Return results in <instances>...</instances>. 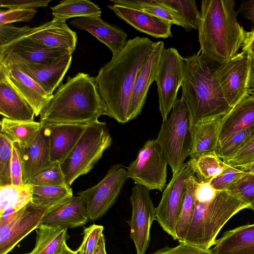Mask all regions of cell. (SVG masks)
Returning a JSON list of instances; mask_svg holds the SVG:
<instances>
[{
	"label": "cell",
	"instance_id": "f546056e",
	"mask_svg": "<svg viewBox=\"0 0 254 254\" xmlns=\"http://www.w3.org/2000/svg\"><path fill=\"white\" fill-rule=\"evenodd\" d=\"M34 249L24 254H62L68 239L67 229L40 224L35 230Z\"/></svg>",
	"mask_w": 254,
	"mask_h": 254
},
{
	"label": "cell",
	"instance_id": "b9f144b4",
	"mask_svg": "<svg viewBox=\"0 0 254 254\" xmlns=\"http://www.w3.org/2000/svg\"><path fill=\"white\" fill-rule=\"evenodd\" d=\"M103 230V226L96 224L85 229L82 243L78 249L80 254H94Z\"/></svg>",
	"mask_w": 254,
	"mask_h": 254
},
{
	"label": "cell",
	"instance_id": "d4e9b609",
	"mask_svg": "<svg viewBox=\"0 0 254 254\" xmlns=\"http://www.w3.org/2000/svg\"><path fill=\"white\" fill-rule=\"evenodd\" d=\"M254 127V96L248 94L225 116L220 129L218 145L235 133Z\"/></svg>",
	"mask_w": 254,
	"mask_h": 254
},
{
	"label": "cell",
	"instance_id": "6f0895ef",
	"mask_svg": "<svg viewBox=\"0 0 254 254\" xmlns=\"http://www.w3.org/2000/svg\"><path fill=\"white\" fill-rule=\"evenodd\" d=\"M62 254H80V253L78 249L76 251L71 250L68 248L66 244H65Z\"/></svg>",
	"mask_w": 254,
	"mask_h": 254
},
{
	"label": "cell",
	"instance_id": "ffe728a7",
	"mask_svg": "<svg viewBox=\"0 0 254 254\" xmlns=\"http://www.w3.org/2000/svg\"><path fill=\"white\" fill-rule=\"evenodd\" d=\"M52 48H60L71 53L75 49L76 34L65 21L54 19L39 26L31 28L24 36Z\"/></svg>",
	"mask_w": 254,
	"mask_h": 254
},
{
	"label": "cell",
	"instance_id": "83f0119b",
	"mask_svg": "<svg viewBox=\"0 0 254 254\" xmlns=\"http://www.w3.org/2000/svg\"><path fill=\"white\" fill-rule=\"evenodd\" d=\"M227 113L202 119L194 124L193 145L190 157L215 152L220 127Z\"/></svg>",
	"mask_w": 254,
	"mask_h": 254
},
{
	"label": "cell",
	"instance_id": "f35d334b",
	"mask_svg": "<svg viewBox=\"0 0 254 254\" xmlns=\"http://www.w3.org/2000/svg\"><path fill=\"white\" fill-rule=\"evenodd\" d=\"M26 184L31 186H68L60 163L54 164L36 175Z\"/></svg>",
	"mask_w": 254,
	"mask_h": 254
},
{
	"label": "cell",
	"instance_id": "91938a15",
	"mask_svg": "<svg viewBox=\"0 0 254 254\" xmlns=\"http://www.w3.org/2000/svg\"><path fill=\"white\" fill-rule=\"evenodd\" d=\"M249 208L251 209L254 211V201L250 203Z\"/></svg>",
	"mask_w": 254,
	"mask_h": 254
},
{
	"label": "cell",
	"instance_id": "484cf974",
	"mask_svg": "<svg viewBox=\"0 0 254 254\" xmlns=\"http://www.w3.org/2000/svg\"><path fill=\"white\" fill-rule=\"evenodd\" d=\"M214 246L212 254H254V224L225 232Z\"/></svg>",
	"mask_w": 254,
	"mask_h": 254
},
{
	"label": "cell",
	"instance_id": "c3c4849f",
	"mask_svg": "<svg viewBox=\"0 0 254 254\" xmlns=\"http://www.w3.org/2000/svg\"><path fill=\"white\" fill-rule=\"evenodd\" d=\"M51 0H1L0 6L9 9H36L48 6Z\"/></svg>",
	"mask_w": 254,
	"mask_h": 254
},
{
	"label": "cell",
	"instance_id": "5b68a950",
	"mask_svg": "<svg viewBox=\"0 0 254 254\" xmlns=\"http://www.w3.org/2000/svg\"><path fill=\"white\" fill-rule=\"evenodd\" d=\"M250 204L230 190L218 191L210 202L196 200L192 220L183 242L208 250L215 243L216 238L225 224Z\"/></svg>",
	"mask_w": 254,
	"mask_h": 254
},
{
	"label": "cell",
	"instance_id": "30bf717a",
	"mask_svg": "<svg viewBox=\"0 0 254 254\" xmlns=\"http://www.w3.org/2000/svg\"><path fill=\"white\" fill-rule=\"evenodd\" d=\"M194 175L192 167L189 160L173 174L156 208L155 220L175 240H177L176 224L186 195L187 181Z\"/></svg>",
	"mask_w": 254,
	"mask_h": 254
},
{
	"label": "cell",
	"instance_id": "f6af8a7d",
	"mask_svg": "<svg viewBox=\"0 0 254 254\" xmlns=\"http://www.w3.org/2000/svg\"><path fill=\"white\" fill-rule=\"evenodd\" d=\"M254 162V133L250 140L232 158L225 162L236 167Z\"/></svg>",
	"mask_w": 254,
	"mask_h": 254
},
{
	"label": "cell",
	"instance_id": "74e56055",
	"mask_svg": "<svg viewBox=\"0 0 254 254\" xmlns=\"http://www.w3.org/2000/svg\"><path fill=\"white\" fill-rule=\"evenodd\" d=\"M14 143L0 133V187L11 185L10 166Z\"/></svg>",
	"mask_w": 254,
	"mask_h": 254
},
{
	"label": "cell",
	"instance_id": "1f68e13d",
	"mask_svg": "<svg viewBox=\"0 0 254 254\" xmlns=\"http://www.w3.org/2000/svg\"><path fill=\"white\" fill-rule=\"evenodd\" d=\"M189 161L199 183L211 182L229 166L215 152L190 157Z\"/></svg>",
	"mask_w": 254,
	"mask_h": 254
},
{
	"label": "cell",
	"instance_id": "680465c9",
	"mask_svg": "<svg viewBox=\"0 0 254 254\" xmlns=\"http://www.w3.org/2000/svg\"><path fill=\"white\" fill-rule=\"evenodd\" d=\"M248 93L251 95L254 96V87L248 89Z\"/></svg>",
	"mask_w": 254,
	"mask_h": 254
},
{
	"label": "cell",
	"instance_id": "11a10c76",
	"mask_svg": "<svg viewBox=\"0 0 254 254\" xmlns=\"http://www.w3.org/2000/svg\"><path fill=\"white\" fill-rule=\"evenodd\" d=\"M235 167H237L246 173L254 174V162L246 165L236 166Z\"/></svg>",
	"mask_w": 254,
	"mask_h": 254
},
{
	"label": "cell",
	"instance_id": "cb8c5ba5",
	"mask_svg": "<svg viewBox=\"0 0 254 254\" xmlns=\"http://www.w3.org/2000/svg\"><path fill=\"white\" fill-rule=\"evenodd\" d=\"M87 125L54 124L50 130V155L53 164L61 163L72 151Z\"/></svg>",
	"mask_w": 254,
	"mask_h": 254
},
{
	"label": "cell",
	"instance_id": "4dcf8cb0",
	"mask_svg": "<svg viewBox=\"0 0 254 254\" xmlns=\"http://www.w3.org/2000/svg\"><path fill=\"white\" fill-rule=\"evenodd\" d=\"M42 127L40 122L15 121L3 118L0 121V132L14 144L22 146L32 142Z\"/></svg>",
	"mask_w": 254,
	"mask_h": 254
},
{
	"label": "cell",
	"instance_id": "5bb4252c",
	"mask_svg": "<svg viewBox=\"0 0 254 254\" xmlns=\"http://www.w3.org/2000/svg\"><path fill=\"white\" fill-rule=\"evenodd\" d=\"M252 61L244 53L219 64L216 75L224 98L231 107L237 104L248 93Z\"/></svg>",
	"mask_w": 254,
	"mask_h": 254
},
{
	"label": "cell",
	"instance_id": "ac0fdd59",
	"mask_svg": "<svg viewBox=\"0 0 254 254\" xmlns=\"http://www.w3.org/2000/svg\"><path fill=\"white\" fill-rule=\"evenodd\" d=\"M72 54L66 53L46 64H32L18 61L0 64H15L21 71L34 79L49 95L53 96L70 65Z\"/></svg>",
	"mask_w": 254,
	"mask_h": 254
},
{
	"label": "cell",
	"instance_id": "7dc6e473",
	"mask_svg": "<svg viewBox=\"0 0 254 254\" xmlns=\"http://www.w3.org/2000/svg\"><path fill=\"white\" fill-rule=\"evenodd\" d=\"M150 254H212V253L210 249L204 250L180 241L179 245L176 247L170 248L166 246Z\"/></svg>",
	"mask_w": 254,
	"mask_h": 254
},
{
	"label": "cell",
	"instance_id": "7402d4cb",
	"mask_svg": "<svg viewBox=\"0 0 254 254\" xmlns=\"http://www.w3.org/2000/svg\"><path fill=\"white\" fill-rule=\"evenodd\" d=\"M117 16L137 30L157 38L172 37V24L142 11L113 4L108 6Z\"/></svg>",
	"mask_w": 254,
	"mask_h": 254
},
{
	"label": "cell",
	"instance_id": "681fc988",
	"mask_svg": "<svg viewBox=\"0 0 254 254\" xmlns=\"http://www.w3.org/2000/svg\"><path fill=\"white\" fill-rule=\"evenodd\" d=\"M10 176L12 185L17 186L23 185L21 162L18 151L14 145L12 150Z\"/></svg>",
	"mask_w": 254,
	"mask_h": 254
},
{
	"label": "cell",
	"instance_id": "7c38bea8",
	"mask_svg": "<svg viewBox=\"0 0 254 254\" xmlns=\"http://www.w3.org/2000/svg\"><path fill=\"white\" fill-rule=\"evenodd\" d=\"M49 208L30 202L20 210L0 214V254H7L41 224Z\"/></svg>",
	"mask_w": 254,
	"mask_h": 254
},
{
	"label": "cell",
	"instance_id": "6da1fadb",
	"mask_svg": "<svg viewBox=\"0 0 254 254\" xmlns=\"http://www.w3.org/2000/svg\"><path fill=\"white\" fill-rule=\"evenodd\" d=\"M154 45L147 37L137 36L129 39L95 77L107 116L120 123L129 121V103L135 80Z\"/></svg>",
	"mask_w": 254,
	"mask_h": 254
},
{
	"label": "cell",
	"instance_id": "836d02e7",
	"mask_svg": "<svg viewBox=\"0 0 254 254\" xmlns=\"http://www.w3.org/2000/svg\"><path fill=\"white\" fill-rule=\"evenodd\" d=\"M51 8L54 19L64 21L72 17L94 16L101 14L99 6L88 0H62Z\"/></svg>",
	"mask_w": 254,
	"mask_h": 254
},
{
	"label": "cell",
	"instance_id": "ee69618b",
	"mask_svg": "<svg viewBox=\"0 0 254 254\" xmlns=\"http://www.w3.org/2000/svg\"><path fill=\"white\" fill-rule=\"evenodd\" d=\"M36 9H15L1 10L0 12V25L15 22L29 21L36 13Z\"/></svg>",
	"mask_w": 254,
	"mask_h": 254
},
{
	"label": "cell",
	"instance_id": "52a82bcc",
	"mask_svg": "<svg viewBox=\"0 0 254 254\" xmlns=\"http://www.w3.org/2000/svg\"><path fill=\"white\" fill-rule=\"evenodd\" d=\"M112 142L106 123L98 121L87 125L72 151L60 163L67 185L70 187L77 178L89 173Z\"/></svg>",
	"mask_w": 254,
	"mask_h": 254
},
{
	"label": "cell",
	"instance_id": "9a60e30c",
	"mask_svg": "<svg viewBox=\"0 0 254 254\" xmlns=\"http://www.w3.org/2000/svg\"><path fill=\"white\" fill-rule=\"evenodd\" d=\"M68 52H70L47 47L23 36L0 47V64L18 61L32 64H46Z\"/></svg>",
	"mask_w": 254,
	"mask_h": 254
},
{
	"label": "cell",
	"instance_id": "e575fe53",
	"mask_svg": "<svg viewBox=\"0 0 254 254\" xmlns=\"http://www.w3.org/2000/svg\"><path fill=\"white\" fill-rule=\"evenodd\" d=\"M32 200V187L27 184L0 187V213L5 210L16 212Z\"/></svg>",
	"mask_w": 254,
	"mask_h": 254
},
{
	"label": "cell",
	"instance_id": "d590c367",
	"mask_svg": "<svg viewBox=\"0 0 254 254\" xmlns=\"http://www.w3.org/2000/svg\"><path fill=\"white\" fill-rule=\"evenodd\" d=\"M33 204L53 210L67 199L73 196L72 189L69 187L31 186Z\"/></svg>",
	"mask_w": 254,
	"mask_h": 254
},
{
	"label": "cell",
	"instance_id": "4fadbf2b",
	"mask_svg": "<svg viewBox=\"0 0 254 254\" xmlns=\"http://www.w3.org/2000/svg\"><path fill=\"white\" fill-rule=\"evenodd\" d=\"M129 200L132 207L130 238L133 242L136 254H146L150 242V229L155 220L156 208L151 199L149 190L135 185L132 189Z\"/></svg>",
	"mask_w": 254,
	"mask_h": 254
},
{
	"label": "cell",
	"instance_id": "7a4b0ae2",
	"mask_svg": "<svg viewBox=\"0 0 254 254\" xmlns=\"http://www.w3.org/2000/svg\"><path fill=\"white\" fill-rule=\"evenodd\" d=\"M107 115L95 77L83 72L61 83L40 115L43 126L54 124L89 125Z\"/></svg>",
	"mask_w": 254,
	"mask_h": 254
},
{
	"label": "cell",
	"instance_id": "f5cc1de1",
	"mask_svg": "<svg viewBox=\"0 0 254 254\" xmlns=\"http://www.w3.org/2000/svg\"><path fill=\"white\" fill-rule=\"evenodd\" d=\"M237 11L254 25V0L242 1Z\"/></svg>",
	"mask_w": 254,
	"mask_h": 254
},
{
	"label": "cell",
	"instance_id": "603a6c76",
	"mask_svg": "<svg viewBox=\"0 0 254 254\" xmlns=\"http://www.w3.org/2000/svg\"><path fill=\"white\" fill-rule=\"evenodd\" d=\"M88 220L83 198L77 195L67 199L47 213L41 224L74 228L84 226Z\"/></svg>",
	"mask_w": 254,
	"mask_h": 254
},
{
	"label": "cell",
	"instance_id": "2e32d148",
	"mask_svg": "<svg viewBox=\"0 0 254 254\" xmlns=\"http://www.w3.org/2000/svg\"><path fill=\"white\" fill-rule=\"evenodd\" d=\"M19 156L22 170L23 184L52 166L50 155V130L43 126L35 138L30 144L19 146L14 144Z\"/></svg>",
	"mask_w": 254,
	"mask_h": 254
},
{
	"label": "cell",
	"instance_id": "277c9868",
	"mask_svg": "<svg viewBox=\"0 0 254 254\" xmlns=\"http://www.w3.org/2000/svg\"><path fill=\"white\" fill-rule=\"evenodd\" d=\"M185 61L181 98L188 105L194 124L228 113L232 107L224 98L215 73L219 64L200 51Z\"/></svg>",
	"mask_w": 254,
	"mask_h": 254
},
{
	"label": "cell",
	"instance_id": "44dd1931",
	"mask_svg": "<svg viewBox=\"0 0 254 254\" xmlns=\"http://www.w3.org/2000/svg\"><path fill=\"white\" fill-rule=\"evenodd\" d=\"M69 23L95 37L110 49L113 56L119 53L127 41V35L125 31L104 21L101 15L76 18Z\"/></svg>",
	"mask_w": 254,
	"mask_h": 254
},
{
	"label": "cell",
	"instance_id": "f907efd6",
	"mask_svg": "<svg viewBox=\"0 0 254 254\" xmlns=\"http://www.w3.org/2000/svg\"><path fill=\"white\" fill-rule=\"evenodd\" d=\"M218 192L210 182L199 183L195 191L196 200L200 202L211 201Z\"/></svg>",
	"mask_w": 254,
	"mask_h": 254
},
{
	"label": "cell",
	"instance_id": "3957f363",
	"mask_svg": "<svg viewBox=\"0 0 254 254\" xmlns=\"http://www.w3.org/2000/svg\"><path fill=\"white\" fill-rule=\"evenodd\" d=\"M233 0L201 1L198 26L200 52L218 64L236 56L246 31L237 19Z\"/></svg>",
	"mask_w": 254,
	"mask_h": 254
},
{
	"label": "cell",
	"instance_id": "d6986e66",
	"mask_svg": "<svg viewBox=\"0 0 254 254\" xmlns=\"http://www.w3.org/2000/svg\"><path fill=\"white\" fill-rule=\"evenodd\" d=\"M0 76H4L14 89L33 108L38 116L53 96L49 95L31 77L15 64H0Z\"/></svg>",
	"mask_w": 254,
	"mask_h": 254
},
{
	"label": "cell",
	"instance_id": "8fae6325",
	"mask_svg": "<svg viewBox=\"0 0 254 254\" xmlns=\"http://www.w3.org/2000/svg\"><path fill=\"white\" fill-rule=\"evenodd\" d=\"M185 58L174 48L164 49L155 81L159 96V109L163 120L168 116L177 99L183 80Z\"/></svg>",
	"mask_w": 254,
	"mask_h": 254
},
{
	"label": "cell",
	"instance_id": "9f6ffc18",
	"mask_svg": "<svg viewBox=\"0 0 254 254\" xmlns=\"http://www.w3.org/2000/svg\"><path fill=\"white\" fill-rule=\"evenodd\" d=\"M254 87V63L252 64L251 73L248 83V89Z\"/></svg>",
	"mask_w": 254,
	"mask_h": 254
},
{
	"label": "cell",
	"instance_id": "9c48e42d",
	"mask_svg": "<svg viewBox=\"0 0 254 254\" xmlns=\"http://www.w3.org/2000/svg\"><path fill=\"white\" fill-rule=\"evenodd\" d=\"M127 179L125 167L121 164L114 165L98 184L77 193L83 198L89 220L99 219L108 212Z\"/></svg>",
	"mask_w": 254,
	"mask_h": 254
},
{
	"label": "cell",
	"instance_id": "ab89813d",
	"mask_svg": "<svg viewBox=\"0 0 254 254\" xmlns=\"http://www.w3.org/2000/svg\"><path fill=\"white\" fill-rule=\"evenodd\" d=\"M164 3L177 11L192 29H198L200 16L196 1L194 0H163Z\"/></svg>",
	"mask_w": 254,
	"mask_h": 254
},
{
	"label": "cell",
	"instance_id": "816d5d0a",
	"mask_svg": "<svg viewBox=\"0 0 254 254\" xmlns=\"http://www.w3.org/2000/svg\"><path fill=\"white\" fill-rule=\"evenodd\" d=\"M242 52L250 58L252 64L254 63V29L246 32Z\"/></svg>",
	"mask_w": 254,
	"mask_h": 254
},
{
	"label": "cell",
	"instance_id": "7bdbcfd3",
	"mask_svg": "<svg viewBox=\"0 0 254 254\" xmlns=\"http://www.w3.org/2000/svg\"><path fill=\"white\" fill-rule=\"evenodd\" d=\"M229 190L250 204L254 201V174L245 173Z\"/></svg>",
	"mask_w": 254,
	"mask_h": 254
},
{
	"label": "cell",
	"instance_id": "4316f807",
	"mask_svg": "<svg viewBox=\"0 0 254 254\" xmlns=\"http://www.w3.org/2000/svg\"><path fill=\"white\" fill-rule=\"evenodd\" d=\"M0 113L4 118L21 121H34L35 116L33 108L3 76H0Z\"/></svg>",
	"mask_w": 254,
	"mask_h": 254
},
{
	"label": "cell",
	"instance_id": "e0dca14e",
	"mask_svg": "<svg viewBox=\"0 0 254 254\" xmlns=\"http://www.w3.org/2000/svg\"><path fill=\"white\" fill-rule=\"evenodd\" d=\"M164 49L163 41L155 42L149 57L136 75L129 103V121L135 119L142 112L150 86L155 80L161 55Z\"/></svg>",
	"mask_w": 254,
	"mask_h": 254
},
{
	"label": "cell",
	"instance_id": "60d3db41",
	"mask_svg": "<svg viewBox=\"0 0 254 254\" xmlns=\"http://www.w3.org/2000/svg\"><path fill=\"white\" fill-rule=\"evenodd\" d=\"M237 167L230 166L210 183L217 191L229 190L245 174Z\"/></svg>",
	"mask_w": 254,
	"mask_h": 254
},
{
	"label": "cell",
	"instance_id": "db71d44e",
	"mask_svg": "<svg viewBox=\"0 0 254 254\" xmlns=\"http://www.w3.org/2000/svg\"><path fill=\"white\" fill-rule=\"evenodd\" d=\"M94 254H107L105 248V239L103 234H102L100 238Z\"/></svg>",
	"mask_w": 254,
	"mask_h": 254
},
{
	"label": "cell",
	"instance_id": "8d00e7d4",
	"mask_svg": "<svg viewBox=\"0 0 254 254\" xmlns=\"http://www.w3.org/2000/svg\"><path fill=\"white\" fill-rule=\"evenodd\" d=\"M254 133V127L241 130L230 136L217 146V156L224 162L234 156L251 139Z\"/></svg>",
	"mask_w": 254,
	"mask_h": 254
},
{
	"label": "cell",
	"instance_id": "f1b7e54d",
	"mask_svg": "<svg viewBox=\"0 0 254 254\" xmlns=\"http://www.w3.org/2000/svg\"><path fill=\"white\" fill-rule=\"evenodd\" d=\"M110 1L113 4L142 11L172 25L180 26L187 32L192 30L182 15L164 3L163 0H112Z\"/></svg>",
	"mask_w": 254,
	"mask_h": 254
},
{
	"label": "cell",
	"instance_id": "8992f818",
	"mask_svg": "<svg viewBox=\"0 0 254 254\" xmlns=\"http://www.w3.org/2000/svg\"><path fill=\"white\" fill-rule=\"evenodd\" d=\"M194 122L186 103L177 98L171 115L163 120L156 140L160 145L172 174L190 156L193 145Z\"/></svg>",
	"mask_w": 254,
	"mask_h": 254
},
{
	"label": "cell",
	"instance_id": "ba28073f",
	"mask_svg": "<svg viewBox=\"0 0 254 254\" xmlns=\"http://www.w3.org/2000/svg\"><path fill=\"white\" fill-rule=\"evenodd\" d=\"M168 165L158 142L156 139H150L145 142L136 159L127 167V176L135 185L149 191L162 192L167 181Z\"/></svg>",
	"mask_w": 254,
	"mask_h": 254
},
{
	"label": "cell",
	"instance_id": "bcb514c9",
	"mask_svg": "<svg viewBox=\"0 0 254 254\" xmlns=\"http://www.w3.org/2000/svg\"><path fill=\"white\" fill-rule=\"evenodd\" d=\"M30 28L28 25L21 27L8 24L0 25V47L24 36Z\"/></svg>",
	"mask_w": 254,
	"mask_h": 254
},
{
	"label": "cell",
	"instance_id": "d6a6232c",
	"mask_svg": "<svg viewBox=\"0 0 254 254\" xmlns=\"http://www.w3.org/2000/svg\"><path fill=\"white\" fill-rule=\"evenodd\" d=\"M198 184L194 175L187 181L186 193L176 227L179 242L185 240L192 220L196 205L195 191Z\"/></svg>",
	"mask_w": 254,
	"mask_h": 254
}]
</instances>
